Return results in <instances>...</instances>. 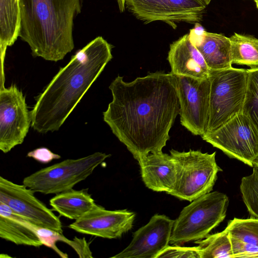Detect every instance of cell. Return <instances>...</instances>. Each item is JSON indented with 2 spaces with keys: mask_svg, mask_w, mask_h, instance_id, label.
Instances as JSON below:
<instances>
[{
  "mask_svg": "<svg viewBox=\"0 0 258 258\" xmlns=\"http://www.w3.org/2000/svg\"><path fill=\"white\" fill-rule=\"evenodd\" d=\"M252 1H253L254 2L258 1V0H252Z\"/></svg>",
  "mask_w": 258,
  "mask_h": 258,
  "instance_id": "cell-35",
  "label": "cell"
},
{
  "mask_svg": "<svg viewBox=\"0 0 258 258\" xmlns=\"http://www.w3.org/2000/svg\"><path fill=\"white\" fill-rule=\"evenodd\" d=\"M27 157L32 158L41 163H48L52 160L60 158V156L52 152L45 147H40L34 149L27 153Z\"/></svg>",
  "mask_w": 258,
  "mask_h": 258,
  "instance_id": "cell-30",
  "label": "cell"
},
{
  "mask_svg": "<svg viewBox=\"0 0 258 258\" xmlns=\"http://www.w3.org/2000/svg\"><path fill=\"white\" fill-rule=\"evenodd\" d=\"M111 50V45L98 36L60 68L30 112L34 130L45 134L59 129L112 58Z\"/></svg>",
  "mask_w": 258,
  "mask_h": 258,
  "instance_id": "cell-2",
  "label": "cell"
},
{
  "mask_svg": "<svg viewBox=\"0 0 258 258\" xmlns=\"http://www.w3.org/2000/svg\"><path fill=\"white\" fill-rule=\"evenodd\" d=\"M240 190L250 217L258 219V165L253 167L251 174L242 178Z\"/></svg>",
  "mask_w": 258,
  "mask_h": 258,
  "instance_id": "cell-25",
  "label": "cell"
},
{
  "mask_svg": "<svg viewBox=\"0 0 258 258\" xmlns=\"http://www.w3.org/2000/svg\"><path fill=\"white\" fill-rule=\"evenodd\" d=\"M49 204L60 216L75 220L101 206L95 203L87 189L72 188L57 194L50 200Z\"/></svg>",
  "mask_w": 258,
  "mask_h": 258,
  "instance_id": "cell-19",
  "label": "cell"
},
{
  "mask_svg": "<svg viewBox=\"0 0 258 258\" xmlns=\"http://www.w3.org/2000/svg\"><path fill=\"white\" fill-rule=\"evenodd\" d=\"M125 1L126 0H117L119 10L121 13H123L125 10Z\"/></svg>",
  "mask_w": 258,
  "mask_h": 258,
  "instance_id": "cell-31",
  "label": "cell"
},
{
  "mask_svg": "<svg viewBox=\"0 0 258 258\" xmlns=\"http://www.w3.org/2000/svg\"><path fill=\"white\" fill-rule=\"evenodd\" d=\"M230 237L233 258L258 257V246L246 243Z\"/></svg>",
  "mask_w": 258,
  "mask_h": 258,
  "instance_id": "cell-28",
  "label": "cell"
},
{
  "mask_svg": "<svg viewBox=\"0 0 258 258\" xmlns=\"http://www.w3.org/2000/svg\"><path fill=\"white\" fill-rule=\"evenodd\" d=\"M161 257H186L200 258L198 246L185 247L175 244L168 245L157 256V258Z\"/></svg>",
  "mask_w": 258,
  "mask_h": 258,
  "instance_id": "cell-27",
  "label": "cell"
},
{
  "mask_svg": "<svg viewBox=\"0 0 258 258\" xmlns=\"http://www.w3.org/2000/svg\"><path fill=\"white\" fill-rule=\"evenodd\" d=\"M210 109L206 133L214 132L241 112L246 89L247 69L231 67L210 70Z\"/></svg>",
  "mask_w": 258,
  "mask_h": 258,
  "instance_id": "cell-5",
  "label": "cell"
},
{
  "mask_svg": "<svg viewBox=\"0 0 258 258\" xmlns=\"http://www.w3.org/2000/svg\"><path fill=\"white\" fill-rule=\"evenodd\" d=\"M110 156L97 152L76 159H67L25 177L23 184L35 192L57 194L86 179Z\"/></svg>",
  "mask_w": 258,
  "mask_h": 258,
  "instance_id": "cell-7",
  "label": "cell"
},
{
  "mask_svg": "<svg viewBox=\"0 0 258 258\" xmlns=\"http://www.w3.org/2000/svg\"><path fill=\"white\" fill-rule=\"evenodd\" d=\"M245 99L241 112L247 115L258 130V68L247 69Z\"/></svg>",
  "mask_w": 258,
  "mask_h": 258,
  "instance_id": "cell-24",
  "label": "cell"
},
{
  "mask_svg": "<svg viewBox=\"0 0 258 258\" xmlns=\"http://www.w3.org/2000/svg\"><path fill=\"white\" fill-rule=\"evenodd\" d=\"M34 228L37 233L43 245L52 248L60 257L67 258L68 255L59 250L56 245L57 241L62 242L65 237L62 233L48 228H42L34 225Z\"/></svg>",
  "mask_w": 258,
  "mask_h": 258,
  "instance_id": "cell-26",
  "label": "cell"
},
{
  "mask_svg": "<svg viewBox=\"0 0 258 258\" xmlns=\"http://www.w3.org/2000/svg\"><path fill=\"white\" fill-rule=\"evenodd\" d=\"M135 217L134 212L126 209L107 210L100 206L75 220L69 227L82 234L116 239L132 228Z\"/></svg>",
  "mask_w": 258,
  "mask_h": 258,
  "instance_id": "cell-14",
  "label": "cell"
},
{
  "mask_svg": "<svg viewBox=\"0 0 258 258\" xmlns=\"http://www.w3.org/2000/svg\"><path fill=\"white\" fill-rule=\"evenodd\" d=\"M231 63L258 68V39L253 36L234 33L229 37Z\"/></svg>",
  "mask_w": 258,
  "mask_h": 258,
  "instance_id": "cell-21",
  "label": "cell"
},
{
  "mask_svg": "<svg viewBox=\"0 0 258 258\" xmlns=\"http://www.w3.org/2000/svg\"><path fill=\"white\" fill-rule=\"evenodd\" d=\"M31 123L25 97L15 85L0 90V150L4 153L21 144Z\"/></svg>",
  "mask_w": 258,
  "mask_h": 258,
  "instance_id": "cell-11",
  "label": "cell"
},
{
  "mask_svg": "<svg viewBox=\"0 0 258 258\" xmlns=\"http://www.w3.org/2000/svg\"><path fill=\"white\" fill-rule=\"evenodd\" d=\"M84 0H19V37L35 57L56 62L74 48V21Z\"/></svg>",
  "mask_w": 258,
  "mask_h": 258,
  "instance_id": "cell-3",
  "label": "cell"
},
{
  "mask_svg": "<svg viewBox=\"0 0 258 258\" xmlns=\"http://www.w3.org/2000/svg\"><path fill=\"white\" fill-rule=\"evenodd\" d=\"M195 243L198 244L200 258H233L231 237L226 228L222 232L209 234Z\"/></svg>",
  "mask_w": 258,
  "mask_h": 258,
  "instance_id": "cell-22",
  "label": "cell"
},
{
  "mask_svg": "<svg viewBox=\"0 0 258 258\" xmlns=\"http://www.w3.org/2000/svg\"><path fill=\"white\" fill-rule=\"evenodd\" d=\"M112 100L103 112L112 133L137 161L162 152L180 112L175 76L157 71L126 82L111 83Z\"/></svg>",
  "mask_w": 258,
  "mask_h": 258,
  "instance_id": "cell-1",
  "label": "cell"
},
{
  "mask_svg": "<svg viewBox=\"0 0 258 258\" xmlns=\"http://www.w3.org/2000/svg\"><path fill=\"white\" fill-rule=\"evenodd\" d=\"M226 228L230 236L243 242L258 246V219L234 218L229 221Z\"/></svg>",
  "mask_w": 258,
  "mask_h": 258,
  "instance_id": "cell-23",
  "label": "cell"
},
{
  "mask_svg": "<svg viewBox=\"0 0 258 258\" xmlns=\"http://www.w3.org/2000/svg\"><path fill=\"white\" fill-rule=\"evenodd\" d=\"M0 237L17 245L39 247L43 245L34 225L15 214L0 202Z\"/></svg>",
  "mask_w": 258,
  "mask_h": 258,
  "instance_id": "cell-18",
  "label": "cell"
},
{
  "mask_svg": "<svg viewBox=\"0 0 258 258\" xmlns=\"http://www.w3.org/2000/svg\"><path fill=\"white\" fill-rule=\"evenodd\" d=\"M255 3L256 7L258 9V1L255 2Z\"/></svg>",
  "mask_w": 258,
  "mask_h": 258,
  "instance_id": "cell-34",
  "label": "cell"
},
{
  "mask_svg": "<svg viewBox=\"0 0 258 258\" xmlns=\"http://www.w3.org/2000/svg\"><path fill=\"white\" fill-rule=\"evenodd\" d=\"M177 165V181L169 195L191 202L211 192L222 170L216 161V152L212 154L200 150L179 152L170 151Z\"/></svg>",
  "mask_w": 258,
  "mask_h": 258,
  "instance_id": "cell-6",
  "label": "cell"
},
{
  "mask_svg": "<svg viewBox=\"0 0 258 258\" xmlns=\"http://www.w3.org/2000/svg\"><path fill=\"white\" fill-rule=\"evenodd\" d=\"M228 204L227 196L217 191L193 200L174 220L170 243L178 245L205 238L224 220Z\"/></svg>",
  "mask_w": 258,
  "mask_h": 258,
  "instance_id": "cell-4",
  "label": "cell"
},
{
  "mask_svg": "<svg viewBox=\"0 0 258 258\" xmlns=\"http://www.w3.org/2000/svg\"><path fill=\"white\" fill-rule=\"evenodd\" d=\"M205 4L207 6L210 4V3L213 0H203Z\"/></svg>",
  "mask_w": 258,
  "mask_h": 258,
  "instance_id": "cell-33",
  "label": "cell"
},
{
  "mask_svg": "<svg viewBox=\"0 0 258 258\" xmlns=\"http://www.w3.org/2000/svg\"><path fill=\"white\" fill-rule=\"evenodd\" d=\"M21 13L19 0H0V49L1 79H4L3 64L7 47L19 37Z\"/></svg>",
  "mask_w": 258,
  "mask_h": 258,
  "instance_id": "cell-20",
  "label": "cell"
},
{
  "mask_svg": "<svg viewBox=\"0 0 258 258\" xmlns=\"http://www.w3.org/2000/svg\"><path fill=\"white\" fill-rule=\"evenodd\" d=\"M167 60L171 73L195 78H209L210 69L203 55L186 34L170 45Z\"/></svg>",
  "mask_w": 258,
  "mask_h": 258,
  "instance_id": "cell-16",
  "label": "cell"
},
{
  "mask_svg": "<svg viewBox=\"0 0 258 258\" xmlns=\"http://www.w3.org/2000/svg\"><path fill=\"white\" fill-rule=\"evenodd\" d=\"M64 242L71 246L80 257L92 258L93 257L89 243L84 238L75 237L73 240L66 238Z\"/></svg>",
  "mask_w": 258,
  "mask_h": 258,
  "instance_id": "cell-29",
  "label": "cell"
},
{
  "mask_svg": "<svg viewBox=\"0 0 258 258\" xmlns=\"http://www.w3.org/2000/svg\"><path fill=\"white\" fill-rule=\"evenodd\" d=\"M203 140L231 158L253 167L258 165V130L241 112Z\"/></svg>",
  "mask_w": 258,
  "mask_h": 258,
  "instance_id": "cell-8",
  "label": "cell"
},
{
  "mask_svg": "<svg viewBox=\"0 0 258 258\" xmlns=\"http://www.w3.org/2000/svg\"><path fill=\"white\" fill-rule=\"evenodd\" d=\"M1 258H9V257H12L11 256L8 255L7 254H3L2 253L0 255Z\"/></svg>",
  "mask_w": 258,
  "mask_h": 258,
  "instance_id": "cell-32",
  "label": "cell"
},
{
  "mask_svg": "<svg viewBox=\"0 0 258 258\" xmlns=\"http://www.w3.org/2000/svg\"><path fill=\"white\" fill-rule=\"evenodd\" d=\"M180 103L181 125L196 136L207 130L210 109L211 83L204 79L174 75Z\"/></svg>",
  "mask_w": 258,
  "mask_h": 258,
  "instance_id": "cell-10",
  "label": "cell"
},
{
  "mask_svg": "<svg viewBox=\"0 0 258 258\" xmlns=\"http://www.w3.org/2000/svg\"><path fill=\"white\" fill-rule=\"evenodd\" d=\"M190 40L201 52L210 70L232 67L229 37L221 33L209 32L196 27L190 30Z\"/></svg>",
  "mask_w": 258,
  "mask_h": 258,
  "instance_id": "cell-17",
  "label": "cell"
},
{
  "mask_svg": "<svg viewBox=\"0 0 258 258\" xmlns=\"http://www.w3.org/2000/svg\"><path fill=\"white\" fill-rule=\"evenodd\" d=\"M35 191L0 176V202L31 224L62 233L61 222L52 212L35 196Z\"/></svg>",
  "mask_w": 258,
  "mask_h": 258,
  "instance_id": "cell-12",
  "label": "cell"
},
{
  "mask_svg": "<svg viewBox=\"0 0 258 258\" xmlns=\"http://www.w3.org/2000/svg\"><path fill=\"white\" fill-rule=\"evenodd\" d=\"M142 180L148 188L168 194L174 189L177 165L170 155L162 152L151 153L138 161Z\"/></svg>",
  "mask_w": 258,
  "mask_h": 258,
  "instance_id": "cell-15",
  "label": "cell"
},
{
  "mask_svg": "<svg viewBox=\"0 0 258 258\" xmlns=\"http://www.w3.org/2000/svg\"><path fill=\"white\" fill-rule=\"evenodd\" d=\"M207 5L203 0H126V9L145 24L164 22L173 29L176 23H197Z\"/></svg>",
  "mask_w": 258,
  "mask_h": 258,
  "instance_id": "cell-9",
  "label": "cell"
},
{
  "mask_svg": "<svg viewBox=\"0 0 258 258\" xmlns=\"http://www.w3.org/2000/svg\"><path fill=\"white\" fill-rule=\"evenodd\" d=\"M174 220L156 214L134 233L130 244L112 258H157L170 242Z\"/></svg>",
  "mask_w": 258,
  "mask_h": 258,
  "instance_id": "cell-13",
  "label": "cell"
}]
</instances>
